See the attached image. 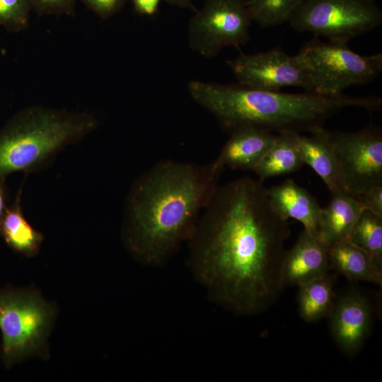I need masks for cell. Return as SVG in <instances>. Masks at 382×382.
Returning a JSON list of instances; mask_svg holds the SVG:
<instances>
[{
  "instance_id": "23",
  "label": "cell",
  "mask_w": 382,
  "mask_h": 382,
  "mask_svg": "<svg viewBox=\"0 0 382 382\" xmlns=\"http://www.w3.org/2000/svg\"><path fill=\"white\" fill-rule=\"evenodd\" d=\"M28 13V0H0V25L10 31L25 28Z\"/></svg>"
},
{
  "instance_id": "9",
  "label": "cell",
  "mask_w": 382,
  "mask_h": 382,
  "mask_svg": "<svg viewBox=\"0 0 382 382\" xmlns=\"http://www.w3.org/2000/svg\"><path fill=\"white\" fill-rule=\"evenodd\" d=\"M52 310L30 294L0 296V330L6 357L16 359L42 345L52 319Z\"/></svg>"
},
{
  "instance_id": "13",
  "label": "cell",
  "mask_w": 382,
  "mask_h": 382,
  "mask_svg": "<svg viewBox=\"0 0 382 382\" xmlns=\"http://www.w3.org/2000/svg\"><path fill=\"white\" fill-rule=\"evenodd\" d=\"M277 139V134L255 127L235 129L214 161L223 168L253 170Z\"/></svg>"
},
{
  "instance_id": "24",
  "label": "cell",
  "mask_w": 382,
  "mask_h": 382,
  "mask_svg": "<svg viewBox=\"0 0 382 382\" xmlns=\"http://www.w3.org/2000/svg\"><path fill=\"white\" fill-rule=\"evenodd\" d=\"M356 198L364 210L382 216V185L371 187Z\"/></svg>"
},
{
  "instance_id": "19",
  "label": "cell",
  "mask_w": 382,
  "mask_h": 382,
  "mask_svg": "<svg viewBox=\"0 0 382 382\" xmlns=\"http://www.w3.org/2000/svg\"><path fill=\"white\" fill-rule=\"evenodd\" d=\"M0 233L10 247L25 255L33 256L40 249L43 236L24 217L21 206V192L14 203L6 208Z\"/></svg>"
},
{
  "instance_id": "29",
  "label": "cell",
  "mask_w": 382,
  "mask_h": 382,
  "mask_svg": "<svg viewBox=\"0 0 382 382\" xmlns=\"http://www.w3.org/2000/svg\"><path fill=\"white\" fill-rule=\"evenodd\" d=\"M167 4L180 8H189L196 11L192 4V0H164Z\"/></svg>"
},
{
  "instance_id": "10",
  "label": "cell",
  "mask_w": 382,
  "mask_h": 382,
  "mask_svg": "<svg viewBox=\"0 0 382 382\" xmlns=\"http://www.w3.org/2000/svg\"><path fill=\"white\" fill-rule=\"evenodd\" d=\"M227 64L241 86L268 91L293 86L312 93L309 76L297 56L282 50L241 53Z\"/></svg>"
},
{
  "instance_id": "26",
  "label": "cell",
  "mask_w": 382,
  "mask_h": 382,
  "mask_svg": "<svg viewBox=\"0 0 382 382\" xmlns=\"http://www.w3.org/2000/svg\"><path fill=\"white\" fill-rule=\"evenodd\" d=\"M33 6L43 13L59 12L70 8L72 0H30Z\"/></svg>"
},
{
  "instance_id": "2",
  "label": "cell",
  "mask_w": 382,
  "mask_h": 382,
  "mask_svg": "<svg viewBox=\"0 0 382 382\" xmlns=\"http://www.w3.org/2000/svg\"><path fill=\"white\" fill-rule=\"evenodd\" d=\"M224 168L165 160L142 173L127 197L124 238L129 252L146 265H163L191 236L219 185Z\"/></svg>"
},
{
  "instance_id": "5",
  "label": "cell",
  "mask_w": 382,
  "mask_h": 382,
  "mask_svg": "<svg viewBox=\"0 0 382 382\" xmlns=\"http://www.w3.org/2000/svg\"><path fill=\"white\" fill-rule=\"evenodd\" d=\"M306 71L312 93L338 96L353 86L374 80L382 71V53L362 55L352 51L348 42L314 39L296 54Z\"/></svg>"
},
{
  "instance_id": "22",
  "label": "cell",
  "mask_w": 382,
  "mask_h": 382,
  "mask_svg": "<svg viewBox=\"0 0 382 382\" xmlns=\"http://www.w3.org/2000/svg\"><path fill=\"white\" fill-rule=\"evenodd\" d=\"M302 0H246L253 21L263 28L288 22Z\"/></svg>"
},
{
  "instance_id": "27",
  "label": "cell",
  "mask_w": 382,
  "mask_h": 382,
  "mask_svg": "<svg viewBox=\"0 0 382 382\" xmlns=\"http://www.w3.org/2000/svg\"><path fill=\"white\" fill-rule=\"evenodd\" d=\"M161 0H132L136 11L142 15L152 16L156 13Z\"/></svg>"
},
{
  "instance_id": "20",
  "label": "cell",
  "mask_w": 382,
  "mask_h": 382,
  "mask_svg": "<svg viewBox=\"0 0 382 382\" xmlns=\"http://www.w3.org/2000/svg\"><path fill=\"white\" fill-rule=\"evenodd\" d=\"M299 311L306 322L329 316L335 301L332 282L328 274L299 286Z\"/></svg>"
},
{
  "instance_id": "1",
  "label": "cell",
  "mask_w": 382,
  "mask_h": 382,
  "mask_svg": "<svg viewBox=\"0 0 382 382\" xmlns=\"http://www.w3.org/2000/svg\"><path fill=\"white\" fill-rule=\"evenodd\" d=\"M263 181L218 185L187 241V265L219 306L238 316L266 311L284 286L289 224L273 210Z\"/></svg>"
},
{
  "instance_id": "3",
  "label": "cell",
  "mask_w": 382,
  "mask_h": 382,
  "mask_svg": "<svg viewBox=\"0 0 382 382\" xmlns=\"http://www.w3.org/2000/svg\"><path fill=\"white\" fill-rule=\"evenodd\" d=\"M188 91L192 98L229 132L251 127L277 134H310L345 108L357 107L372 112L382 104L381 98L374 96L289 93L198 80L189 83Z\"/></svg>"
},
{
  "instance_id": "7",
  "label": "cell",
  "mask_w": 382,
  "mask_h": 382,
  "mask_svg": "<svg viewBox=\"0 0 382 382\" xmlns=\"http://www.w3.org/2000/svg\"><path fill=\"white\" fill-rule=\"evenodd\" d=\"M252 21L246 0H206L190 20L189 46L207 58L228 46L238 48L249 40Z\"/></svg>"
},
{
  "instance_id": "6",
  "label": "cell",
  "mask_w": 382,
  "mask_h": 382,
  "mask_svg": "<svg viewBox=\"0 0 382 382\" xmlns=\"http://www.w3.org/2000/svg\"><path fill=\"white\" fill-rule=\"evenodd\" d=\"M288 22L299 32L348 42L378 27L382 12L371 0H302Z\"/></svg>"
},
{
  "instance_id": "15",
  "label": "cell",
  "mask_w": 382,
  "mask_h": 382,
  "mask_svg": "<svg viewBox=\"0 0 382 382\" xmlns=\"http://www.w3.org/2000/svg\"><path fill=\"white\" fill-rule=\"evenodd\" d=\"M310 134L297 136V146L303 163L310 166L320 177L331 194L345 192L326 129L319 128Z\"/></svg>"
},
{
  "instance_id": "17",
  "label": "cell",
  "mask_w": 382,
  "mask_h": 382,
  "mask_svg": "<svg viewBox=\"0 0 382 382\" xmlns=\"http://www.w3.org/2000/svg\"><path fill=\"white\" fill-rule=\"evenodd\" d=\"M329 260L331 269L349 279L382 284V267L348 238L329 247Z\"/></svg>"
},
{
  "instance_id": "14",
  "label": "cell",
  "mask_w": 382,
  "mask_h": 382,
  "mask_svg": "<svg viewBox=\"0 0 382 382\" xmlns=\"http://www.w3.org/2000/svg\"><path fill=\"white\" fill-rule=\"evenodd\" d=\"M270 204L282 219H294L304 229L318 236V220L322 207L317 199L292 179L267 189Z\"/></svg>"
},
{
  "instance_id": "28",
  "label": "cell",
  "mask_w": 382,
  "mask_h": 382,
  "mask_svg": "<svg viewBox=\"0 0 382 382\" xmlns=\"http://www.w3.org/2000/svg\"><path fill=\"white\" fill-rule=\"evenodd\" d=\"M6 191L4 179H0V226L6 208Z\"/></svg>"
},
{
  "instance_id": "25",
  "label": "cell",
  "mask_w": 382,
  "mask_h": 382,
  "mask_svg": "<svg viewBox=\"0 0 382 382\" xmlns=\"http://www.w3.org/2000/svg\"><path fill=\"white\" fill-rule=\"evenodd\" d=\"M88 6L102 18H108L122 7L125 0H83Z\"/></svg>"
},
{
  "instance_id": "21",
  "label": "cell",
  "mask_w": 382,
  "mask_h": 382,
  "mask_svg": "<svg viewBox=\"0 0 382 382\" xmlns=\"http://www.w3.org/2000/svg\"><path fill=\"white\" fill-rule=\"evenodd\" d=\"M348 238L367 252L382 267V216L364 210L353 226Z\"/></svg>"
},
{
  "instance_id": "30",
  "label": "cell",
  "mask_w": 382,
  "mask_h": 382,
  "mask_svg": "<svg viewBox=\"0 0 382 382\" xmlns=\"http://www.w3.org/2000/svg\"><path fill=\"white\" fill-rule=\"evenodd\" d=\"M371 1H375L376 0H371Z\"/></svg>"
},
{
  "instance_id": "11",
  "label": "cell",
  "mask_w": 382,
  "mask_h": 382,
  "mask_svg": "<svg viewBox=\"0 0 382 382\" xmlns=\"http://www.w3.org/2000/svg\"><path fill=\"white\" fill-rule=\"evenodd\" d=\"M329 316L335 343L345 354H356L371 328L372 310L368 301L357 293L346 294L335 301Z\"/></svg>"
},
{
  "instance_id": "18",
  "label": "cell",
  "mask_w": 382,
  "mask_h": 382,
  "mask_svg": "<svg viewBox=\"0 0 382 382\" xmlns=\"http://www.w3.org/2000/svg\"><path fill=\"white\" fill-rule=\"evenodd\" d=\"M299 133L284 132L277 134V139L262 156L253 171L258 179L264 180L289 174L301 169L303 165L298 146Z\"/></svg>"
},
{
  "instance_id": "16",
  "label": "cell",
  "mask_w": 382,
  "mask_h": 382,
  "mask_svg": "<svg viewBox=\"0 0 382 382\" xmlns=\"http://www.w3.org/2000/svg\"><path fill=\"white\" fill-rule=\"evenodd\" d=\"M364 210L355 197L344 192L332 194L330 202L320 211L318 237L328 247L348 238Z\"/></svg>"
},
{
  "instance_id": "4",
  "label": "cell",
  "mask_w": 382,
  "mask_h": 382,
  "mask_svg": "<svg viewBox=\"0 0 382 382\" xmlns=\"http://www.w3.org/2000/svg\"><path fill=\"white\" fill-rule=\"evenodd\" d=\"M97 124L87 113L42 107L20 112L0 129V179L13 172L42 168L64 147L93 131Z\"/></svg>"
},
{
  "instance_id": "8",
  "label": "cell",
  "mask_w": 382,
  "mask_h": 382,
  "mask_svg": "<svg viewBox=\"0 0 382 382\" xmlns=\"http://www.w3.org/2000/svg\"><path fill=\"white\" fill-rule=\"evenodd\" d=\"M345 192L355 197L382 185V132L369 125L352 132L326 129Z\"/></svg>"
},
{
  "instance_id": "12",
  "label": "cell",
  "mask_w": 382,
  "mask_h": 382,
  "mask_svg": "<svg viewBox=\"0 0 382 382\" xmlns=\"http://www.w3.org/2000/svg\"><path fill=\"white\" fill-rule=\"evenodd\" d=\"M329 247L303 229L294 246L286 250L281 267L283 286H299L328 274Z\"/></svg>"
}]
</instances>
